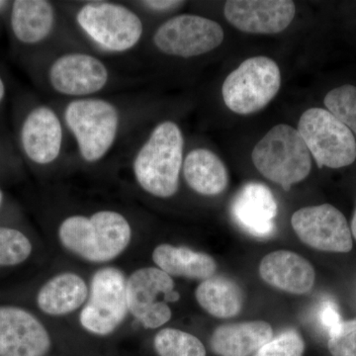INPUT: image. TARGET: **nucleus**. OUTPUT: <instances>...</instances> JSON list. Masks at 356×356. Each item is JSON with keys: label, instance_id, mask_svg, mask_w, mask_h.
I'll list each match as a JSON object with an SVG mask.
<instances>
[{"label": "nucleus", "instance_id": "obj_8", "mask_svg": "<svg viewBox=\"0 0 356 356\" xmlns=\"http://www.w3.org/2000/svg\"><path fill=\"white\" fill-rule=\"evenodd\" d=\"M129 315L145 330H159L172 318L170 303L180 299L175 282L156 266H142L127 275Z\"/></svg>", "mask_w": 356, "mask_h": 356}, {"label": "nucleus", "instance_id": "obj_34", "mask_svg": "<svg viewBox=\"0 0 356 356\" xmlns=\"http://www.w3.org/2000/svg\"><path fill=\"white\" fill-rule=\"evenodd\" d=\"M48 356H55V355H48Z\"/></svg>", "mask_w": 356, "mask_h": 356}, {"label": "nucleus", "instance_id": "obj_7", "mask_svg": "<svg viewBox=\"0 0 356 356\" xmlns=\"http://www.w3.org/2000/svg\"><path fill=\"white\" fill-rule=\"evenodd\" d=\"M280 86V67L273 58H250L225 79L222 99L234 113L254 114L269 104L277 95Z\"/></svg>", "mask_w": 356, "mask_h": 356}, {"label": "nucleus", "instance_id": "obj_23", "mask_svg": "<svg viewBox=\"0 0 356 356\" xmlns=\"http://www.w3.org/2000/svg\"><path fill=\"white\" fill-rule=\"evenodd\" d=\"M196 301L215 318L236 317L243 306V293L235 281L214 275L201 281L195 290Z\"/></svg>", "mask_w": 356, "mask_h": 356}, {"label": "nucleus", "instance_id": "obj_10", "mask_svg": "<svg viewBox=\"0 0 356 356\" xmlns=\"http://www.w3.org/2000/svg\"><path fill=\"white\" fill-rule=\"evenodd\" d=\"M224 30L216 21L194 14H179L154 32V46L165 55L189 58L215 50L224 41Z\"/></svg>", "mask_w": 356, "mask_h": 356}, {"label": "nucleus", "instance_id": "obj_5", "mask_svg": "<svg viewBox=\"0 0 356 356\" xmlns=\"http://www.w3.org/2000/svg\"><path fill=\"white\" fill-rule=\"evenodd\" d=\"M257 170L267 179L289 191L311 172V154L297 129L280 124L255 145L252 154Z\"/></svg>", "mask_w": 356, "mask_h": 356}, {"label": "nucleus", "instance_id": "obj_32", "mask_svg": "<svg viewBox=\"0 0 356 356\" xmlns=\"http://www.w3.org/2000/svg\"><path fill=\"white\" fill-rule=\"evenodd\" d=\"M4 95H6V86H4L3 81L0 77V102L3 99Z\"/></svg>", "mask_w": 356, "mask_h": 356}, {"label": "nucleus", "instance_id": "obj_30", "mask_svg": "<svg viewBox=\"0 0 356 356\" xmlns=\"http://www.w3.org/2000/svg\"><path fill=\"white\" fill-rule=\"evenodd\" d=\"M140 4L147 7L149 10L156 11V13H165V11L175 10L184 4V2L177 1V0H147V1L140 2Z\"/></svg>", "mask_w": 356, "mask_h": 356}, {"label": "nucleus", "instance_id": "obj_14", "mask_svg": "<svg viewBox=\"0 0 356 356\" xmlns=\"http://www.w3.org/2000/svg\"><path fill=\"white\" fill-rule=\"evenodd\" d=\"M296 13L290 0H229L224 14L229 24L252 34H277L291 24Z\"/></svg>", "mask_w": 356, "mask_h": 356}, {"label": "nucleus", "instance_id": "obj_21", "mask_svg": "<svg viewBox=\"0 0 356 356\" xmlns=\"http://www.w3.org/2000/svg\"><path fill=\"white\" fill-rule=\"evenodd\" d=\"M182 173L187 185L202 196H217L226 191L229 173L222 159L205 147L192 149L185 156Z\"/></svg>", "mask_w": 356, "mask_h": 356}, {"label": "nucleus", "instance_id": "obj_22", "mask_svg": "<svg viewBox=\"0 0 356 356\" xmlns=\"http://www.w3.org/2000/svg\"><path fill=\"white\" fill-rule=\"evenodd\" d=\"M11 28L21 43L35 44L44 41L55 29V6L46 0H16L11 10Z\"/></svg>", "mask_w": 356, "mask_h": 356}, {"label": "nucleus", "instance_id": "obj_4", "mask_svg": "<svg viewBox=\"0 0 356 356\" xmlns=\"http://www.w3.org/2000/svg\"><path fill=\"white\" fill-rule=\"evenodd\" d=\"M64 120L76 140L81 158L86 163H96L114 147L121 117L116 105L109 100L86 97L67 103Z\"/></svg>", "mask_w": 356, "mask_h": 356}, {"label": "nucleus", "instance_id": "obj_31", "mask_svg": "<svg viewBox=\"0 0 356 356\" xmlns=\"http://www.w3.org/2000/svg\"><path fill=\"white\" fill-rule=\"evenodd\" d=\"M351 235L355 236L356 240V208L355 211V214H353V221H351V227H350Z\"/></svg>", "mask_w": 356, "mask_h": 356}, {"label": "nucleus", "instance_id": "obj_3", "mask_svg": "<svg viewBox=\"0 0 356 356\" xmlns=\"http://www.w3.org/2000/svg\"><path fill=\"white\" fill-rule=\"evenodd\" d=\"M127 275L113 264L97 267L91 274L88 300L77 313L79 327L89 336L112 337L130 317L126 293Z\"/></svg>", "mask_w": 356, "mask_h": 356}, {"label": "nucleus", "instance_id": "obj_17", "mask_svg": "<svg viewBox=\"0 0 356 356\" xmlns=\"http://www.w3.org/2000/svg\"><path fill=\"white\" fill-rule=\"evenodd\" d=\"M88 280L81 273L64 270L44 281L36 295L37 307L51 318H65L79 313L88 300Z\"/></svg>", "mask_w": 356, "mask_h": 356}, {"label": "nucleus", "instance_id": "obj_6", "mask_svg": "<svg viewBox=\"0 0 356 356\" xmlns=\"http://www.w3.org/2000/svg\"><path fill=\"white\" fill-rule=\"evenodd\" d=\"M77 25L91 41L109 53L135 48L144 34V24L133 9L110 1H91L79 7Z\"/></svg>", "mask_w": 356, "mask_h": 356}, {"label": "nucleus", "instance_id": "obj_20", "mask_svg": "<svg viewBox=\"0 0 356 356\" xmlns=\"http://www.w3.org/2000/svg\"><path fill=\"white\" fill-rule=\"evenodd\" d=\"M154 266L172 277L205 280L215 275L217 264L211 255L184 245L159 243L152 252Z\"/></svg>", "mask_w": 356, "mask_h": 356}, {"label": "nucleus", "instance_id": "obj_19", "mask_svg": "<svg viewBox=\"0 0 356 356\" xmlns=\"http://www.w3.org/2000/svg\"><path fill=\"white\" fill-rule=\"evenodd\" d=\"M273 339V329L264 321L219 325L210 339L218 356H250Z\"/></svg>", "mask_w": 356, "mask_h": 356}, {"label": "nucleus", "instance_id": "obj_16", "mask_svg": "<svg viewBox=\"0 0 356 356\" xmlns=\"http://www.w3.org/2000/svg\"><path fill=\"white\" fill-rule=\"evenodd\" d=\"M229 212L238 228L255 238H267L276 231L278 204L273 192L259 182H248L232 200Z\"/></svg>", "mask_w": 356, "mask_h": 356}, {"label": "nucleus", "instance_id": "obj_9", "mask_svg": "<svg viewBox=\"0 0 356 356\" xmlns=\"http://www.w3.org/2000/svg\"><path fill=\"white\" fill-rule=\"evenodd\" d=\"M297 131L318 168H341L355 163V135L327 109L306 110L300 117Z\"/></svg>", "mask_w": 356, "mask_h": 356}, {"label": "nucleus", "instance_id": "obj_29", "mask_svg": "<svg viewBox=\"0 0 356 356\" xmlns=\"http://www.w3.org/2000/svg\"><path fill=\"white\" fill-rule=\"evenodd\" d=\"M318 318H320L321 324L329 331V334L343 322L341 315H339V309L332 301H325L323 304L320 312H318Z\"/></svg>", "mask_w": 356, "mask_h": 356}, {"label": "nucleus", "instance_id": "obj_11", "mask_svg": "<svg viewBox=\"0 0 356 356\" xmlns=\"http://www.w3.org/2000/svg\"><path fill=\"white\" fill-rule=\"evenodd\" d=\"M48 79L55 92L79 99L92 97L106 88L110 72L102 58L84 51H70L53 60Z\"/></svg>", "mask_w": 356, "mask_h": 356}, {"label": "nucleus", "instance_id": "obj_24", "mask_svg": "<svg viewBox=\"0 0 356 356\" xmlns=\"http://www.w3.org/2000/svg\"><path fill=\"white\" fill-rule=\"evenodd\" d=\"M153 346L158 356H206L205 346L197 337L175 327L159 329Z\"/></svg>", "mask_w": 356, "mask_h": 356}, {"label": "nucleus", "instance_id": "obj_1", "mask_svg": "<svg viewBox=\"0 0 356 356\" xmlns=\"http://www.w3.org/2000/svg\"><path fill=\"white\" fill-rule=\"evenodd\" d=\"M132 224L123 213L100 209L70 214L58 222L57 240L67 254L95 266H107L125 254L133 242Z\"/></svg>", "mask_w": 356, "mask_h": 356}, {"label": "nucleus", "instance_id": "obj_13", "mask_svg": "<svg viewBox=\"0 0 356 356\" xmlns=\"http://www.w3.org/2000/svg\"><path fill=\"white\" fill-rule=\"evenodd\" d=\"M55 341L36 315L17 306H0V356H48Z\"/></svg>", "mask_w": 356, "mask_h": 356}, {"label": "nucleus", "instance_id": "obj_2", "mask_svg": "<svg viewBox=\"0 0 356 356\" xmlns=\"http://www.w3.org/2000/svg\"><path fill=\"white\" fill-rule=\"evenodd\" d=\"M184 149V134L175 122L158 124L134 156L136 184L156 198L175 196L179 189Z\"/></svg>", "mask_w": 356, "mask_h": 356}, {"label": "nucleus", "instance_id": "obj_18", "mask_svg": "<svg viewBox=\"0 0 356 356\" xmlns=\"http://www.w3.org/2000/svg\"><path fill=\"white\" fill-rule=\"evenodd\" d=\"M259 274L267 284L290 294H306L316 280L310 262L290 250H276L266 255L259 264Z\"/></svg>", "mask_w": 356, "mask_h": 356}, {"label": "nucleus", "instance_id": "obj_15", "mask_svg": "<svg viewBox=\"0 0 356 356\" xmlns=\"http://www.w3.org/2000/svg\"><path fill=\"white\" fill-rule=\"evenodd\" d=\"M27 158L39 165H49L60 158L64 145V127L57 112L40 105L26 116L20 133Z\"/></svg>", "mask_w": 356, "mask_h": 356}, {"label": "nucleus", "instance_id": "obj_28", "mask_svg": "<svg viewBox=\"0 0 356 356\" xmlns=\"http://www.w3.org/2000/svg\"><path fill=\"white\" fill-rule=\"evenodd\" d=\"M327 348L332 356H356V318L341 322L330 332Z\"/></svg>", "mask_w": 356, "mask_h": 356}, {"label": "nucleus", "instance_id": "obj_27", "mask_svg": "<svg viewBox=\"0 0 356 356\" xmlns=\"http://www.w3.org/2000/svg\"><path fill=\"white\" fill-rule=\"evenodd\" d=\"M304 350L303 337L298 332L289 330L264 344L254 356H303Z\"/></svg>", "mask_w": 356, "mask_h": 356}, {"label": "nucleus", "instance_id": "obj_26", "mask_svg": "<svg viewBox=\"0 0 356 356\" xmlns=\"http://www.w3.org/2000/svg\"><path fill=\"white\" fill-rule=\"evenodd\" d=\"M324 103L327 111L356 135V86L344 84L332 89Z\"/></svg>", "mask_w": 356, "mask_h": 356}, {"label": "nucleus", "instance_id": "obj_33", "mask_svg": "<svg viewBox=\"0 0 356 356\" xmlns=\"http://www.w3.org/2000/svg\"><path fill=\"white\" fill-rule=\"evenodd\" d=\"M2 201H3V193L0 191V206H1Z\"/></svg>", "mask_w": 356, "mask_h": 356}, {"label": "nucleus", "instance_id": "obj_25", "mask_svg": "<svg viewBox=\"0 0 356 356\" xmlns=\"http://www.w3.org/2000/svg\"><path fill=\"white\" fill-rule=\"evenodd\" d=\"M31 240L19 229L0 227V266H17L30 259Z\"/></svg>", "mask_w": 356, "mask_h": 356}, {"label": "nucleus", "instance_id": "obj_12", "mask_svg": "<svg viewBox=\"0 0 356 356\" xmlns=\"http://www.w3.org/2000/svg\"><path fill=\"white\" fill-rule=\"evenodd\" d=\"M291 224L300 240L315 250L339 254L353 250L348 222L331 204L301 208L293 214Z\"/></svg>", "mask_w": 356, "mask_h": 356}]
</instances>
